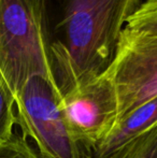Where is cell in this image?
Returning a JSON list of instances; mask_svg holds the SVG:
<instances>
[{"label": "cell", "instance_id": "obj_1", "mask_svg": "<svg viewBox=\"0 0 157 158\" xmlns=\"http://www.w3.org/2000/svg\"><path fill=\"white\" fill-rule=\"evenodd\" d=\"M143 0H45L52 72L61 96L110 66L127 19Z\"/></svg>", "mask_w": 157, "mask_h": 158}, {"label": "cell", "instance_id": "obj_2", "mask_svg": "<svg viewBox=\"0 0 157 158\" xmlns=\"http://www.w3.org/2000/svg\"><path fill=\"white\" fill-rule=\"evenodd\" d=\"M0 74L14 98L32 77L55 83L45 0H0Z\"/></svg>", "mask_w": 157, "mask_h": 158}, {"label": "cell", "instance_id": "obj_3", "mask_svg": "<svg viewBox=\"0 0 157 158\" xmlns=\"http://www.w3.org/2000/svg\"><path fill=\"white\" fill-rule=\"evenodd\" d=\"M63 96L46 77H32L15 95L16 125L41 158H92L72 135L61 109Z\"/></svg>", "mask_w": 157, "mask_h": 158}, {"label": "cell", "instance_id": "obj_4", "mask_svg": "<svg viewBox=\"0 0 157 158\" xmlns=\"http://www.w3.org/2000/svg\"><path fill=\"white\" fill-rule=\"evenodd\" d=\"M103 74L115 93L116 125L137 108L157 98V35L125 26Z\"/></svg>", "mask_w": 157, "mask_h": 158}, {"label": "cell", "instance_id": "obj_5", "mask_svg": "<svg viewBox=\"0 0 157 158\" xmlns=\"http://www.w3.org/2000/svg\"><path fill=\"white\" fill-rule=\"evenodd\" d=\"M61 109L74 139L93 156L116 123V97L110 80L102 73L63 96Z\"/></svg>", "mask_w": 157, "mask_h": 158}, {"label": "cell", "instance_id": "obj_6", "mask_svg": "<svg viewBox=\"0 0 157 158\" xmlns=\"http://www.w3.org/2000/svg\"><path fill=\"white\" fill-rule=\"evenodd\" d=\"M157 125V98L142 104L112 128L96 146L92 158H108Z\"/></svg>", "mask_w": 157, "mask_h": 158}, {"label": "cell", "instance_id": "obj_7", "mask_svg": "<svg viewBox=\"0 0 157 158\" xmlns=\"http://www.w3.org/2000/svg\"><path fill=\"white\" fill-rule=\"evenodd\" d=\"M108 158H157V125Z\"/></svg>", "mask_w": 157, "mask_h": 158}, {"label": "cell", "instance_id": "obj_8", "mask_svg": "<svg viewBox=\"0 0 157 158\" xmlns=\"http://www.w3.org/2000/svg\"><path fill=\"white\" fill-rule=\"evenodd\" d=\"M15 125V98L0 74V145L12 138Z\"/></svg>", "mask_w": 157, "mask_h": 158}, {"label": "cell", "instance_id": "obj_9", "mask_svg": "<svg viewBox=\"0 0 157 158\" xmlns=\"http://www.w3.org/2000/svg\"><path fill=\"white\" fill-rule=\"evenodd\" d=\"M125 26L136 31L157 35V0H143Z\"/></svg>", "mask_w": 157, "mask_h": 158}, {"label": "cell", "instance_id": "obj_10", "mask_svg": "<svg viewBox=\"0 0 157 158\" xmlns=\"http://www.w3.org/2000/svg\"><path fill=\"white\" fill-rule=\"evenodd\" d=\"M0 158H41L28 140L13 135L8 142L0 145Z\"/></svg>", "mask_w": 157, "mask_h": 158}]
</instances>
